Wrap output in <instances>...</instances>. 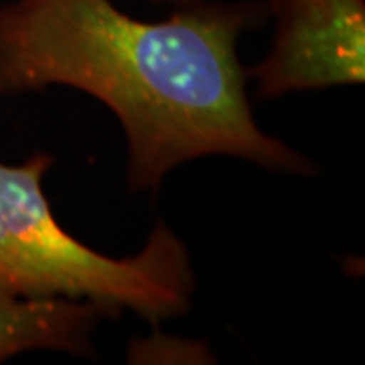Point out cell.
Segmentation results:
<instances>
[{"label":"cell","mask_w":365,"mask_h":365,"mask_svg":"<svg viewBox=\"0 0 365 365\" xmlns=\"http://www.w3.org/2000/svg\"><path fill=\"white\" fill-rule=\"evenodd\" d=\"M268 16L266 0H199L158 23L112 0H6L0 100L51 86L100 100L126 136L134 193H157L170 170L213 155L311 177L313 160L262 130L250 106L237 39Z\"/></svg>","instance_id":"1"},{"label":"cell","mask_w":365,"mask_h":365,"mask_svg":"<svg viewBox=\"0 0 365 365\" xmlns=\"http://www.w3.org/2000/svg\"><path fill=\"white\" fill-rule=\"evenodd\" d=\"M53 163L47 153L23 165L0 160V294L88 300L106 317L130 311L155 327L187 313L195 272L181 237L157 223L134 256L110 258L91 250L55 220L43 191Z\"/></svg>","instance_id":"2"},{"label":"cell","mask_w":365,"mask_h":365,"mask_svg":"<svg viewBox=\"0 0 365 365\" xmlns=\"http://www.w3.org/2000/svg\"><path fill=\"white\" fill-rule=\"evenodd\" d=\"M276 29L250 67L262 100L365 81V0H266Z\"/></svg>","instance_id":"3"},{"label":"cell","mask_w":365,"mask_h":365,"mask_svg":"<svg viewBox=\"0 0 365 365\" xmlns=\"http://www.w3.org/2000/svg\"><path fill=\"white\" fill-rule=\"evenodd\" d=\"M106 317L93 302L26 300L0 294V364L26 351L91 357L93 333Z\"/></svg>","instance_id":"4"},{"label":"cell","mask_w":365,"mask_h":365,"mask_svg":"<svg viewBox=\"0 0 365 365\" xmlns=\"http://www.w3.org/2000/svg\"><path fill=\"white\" fill-rule=\"evenodd\" d=\"M148 2H155V4H167L170 9H181V6H189V4H195L199 0H148Z\"/></svg>","instance_id":"5"}]
</instances>
